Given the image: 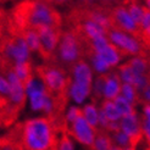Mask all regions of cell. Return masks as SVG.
Masks as SVG:
<instances>
[{
	"label": "cell",
	"mask_w": 150,
	"mask_h": 150,
	"mask_svg": "<svg viewBox=\"0 0 150 150\" xmlns=\"http://www.w3.org/2000/svg\"><path fill=\"white\" fill-rule=\"evenodd\" d=\"M82 115V110L77 106V105H72L65 112V123L66 126H70L72 122H74L76 120Z\"/></svg>",
	"instance_id": "cell-32"
},
{
	"label": "cell",
	"mask_w": 150,
	"mask_h": 150,
	"mask_svg": "<svg viewBox=\"0 0 150 150\" xmlns=\"http://www.w3.org/2000/svg\"><path fill=\"white\" fill-rule=\"evenodd\" d=\"M120 95L122 96L123 99H126L128 103H131L132 105H136L139 103V95H138V92L137 89L134 88L132 84H127V83H122L121 86V93Z\"/></svg>",
	"instance_id": "cell-26"
},
{
	"label": "cell",
	"mask_w": 150,
	"mask_h": 150,
	"mask_svg": "<svg viewBox=\"0 0 150 150\" xmlns=\"http://www.w3.org/2000/svg\"><path fill=\"white\" fill-rule=\"evenodd\" d=\"M40 38L42 45V54L44 55H52L55 54L57 49L60 38H61V31L59 27H43L37 29Z\"/></svg>",
	"instance_id": "cell-12"
},
{
	"label": "cell",
	"mask_w": 150,
	"mask_h": 150,
	"mask_svg": "<svg viewBox=\"0 0 150 150\" xmlns=\"http://www.w3.org/2000/svg\"><path fill=\"white\" fill-rule=\"evenodd\" d=\"M104 87H105V74H98L92 86V96L93 101L98 103V100H104Z\"/></svg>",
	"instance_id": "cell-24"
},
{
	"label": "cell",
	"mask_w": 150,
	"mask_h": 150,
	"mask_svg": "<svg viewBox=\"0 0 150 150\" xmlns=\"http://www.w3.org/2000/svg\"><path fill=\"white\" fill-rule=\"evenodd\" d=\"M93 69L86 60H81L71 67V81L67 88V96L76 104L81 105L92 95Z\"/></svg>",
	"instance_id": "cell-2"
},
{
	"label": "cell",
	"mask_w": 150,
	"mask_h": 150,
	"mask_svg": "<svg viewBox=\"0 0 150 150\" xmlns=\"http://www.w3.org/2000/svg\"><path fill=\"white\" fill-rule=\"evenodd\" d=\"M110 17L115 28L140 38L139 26L134 22L125 5H116L110 10Z\"/></svg>",
	"instance_id": "cell-10"
},
{
	"label": "cell",
	"mask_w": 150,
	"mask_h": 150,
	"mask_svg": "<svg viewBox=\"0 0 150 150\" xmlns=\"http://www.w3.org/2000/svg\"><path fill=\"white\" fill-rule=\"evenodd\" d=\"M110 136H111V139H112V144H114L115 146H118L121 149H127V148L133 145L132 139L127 136L126 133H123L122 131L112 133V134H110Z\"/></svg>",
	"instance_id": "cell-28"
},
{
	"label": "cell",
	"mask_w": 150,
	"mask_h": 150,
	"mask_svg": "<svg viewBox=\"0 0 150 150\" xmlns=\"http://www.w3.org/2000/svg\"><path fill=\"white\" fill-rule=\"evenodd\" d=\"M122 82L116 71H111L105 74V87H104V100L114 101L121 93Z\"/></svg>",
	"instance_id": "cell-15"
},
{
	"label": "cell",
	"mask_w": 150,
	"mask_h": 150,
	"mask_svg": "<svg viewBox=\"0 0 150 150\" xmlns=\"http://www.w3.org/2000/svg\"><path fill=\"white\" fill-rule=\"evenodd\" d=\"M54 150H74L73 142L67 132H64L59 139H56V144Z\"/></svg>",
	"instance_id": "cell-30"
},
{
	"label": "cell",
	"mask_w": 150,
	"mask_h": 150,
	"mask_svg": "<svg viewBox=\"0 0 150 150\" xmlns=\"http://www.w3.org/2000/svg\"><path fill=\"white\" fill-rule=\"evenodd\" d=\"M25 92L26 103L28 104L29 110L35 114H43L45 103L51 94L48 92L47 87L44 86L38 74H33L25 83Z\"/></svg>",
	"instance_id": "cell-6"
},
{
	"label": "cell",
	"mask_w": 150,
	"mask_h": 150,
	"mask_svg": "<svg viewBox=\"0 0 150 150\" xmlns=\"http://www.w3.org/2000/svg\"><path fill=\"white\" fill-rule=\"evenodd\" d=\"M67 133L71 138L77 140L82 145L92 148L96 134H98V129L89 125L81 115L76 121L72 122L70 126H67Z\"/></svg>",
	"instance_id": "cell-9"
},
{
	"label": "cell",
	"mask_w": 150,
	"mask_h": 150,
	"mask_svg": "<svg viewBox=\"0 0 150 150\" xmlns=\"http://www.w3.org/2000/svg\"><path fill=\"white\" fill-rule=\"evenodd\" d=\"M83 42L86 40L82 38V35L79 34L77 29L76 31L69 29V31L62 32L57 49L55 51L59 62L71 69L73 65H76L78 61H81L82 55L84 54Z\"/></svg>",
	"instance_id": "cell-3"
},
{
	"label": "cell",
	"mask_w": 150,
	"mask_h": 150,
	"mask_svg": "<svg viewBox=\"0 0 150 150\" xmlns=\"http://www.w3.org/2000/svg\"><path fill=\"white\" fill-rule=\"evenodd\" d=\"M142 133L145 142L150 145V105H144L142 111Z\"/></svg>",
	"instance_id": "cell-27"
},
{
	"label": "cell",
	"mask_w": 150,
	"mask_h": 150,
	"mask_svg": "<svg viewBox=\"0 0 150 150\" xmlns=\"http://www.w3.org/2000/svg\"><path fill=\"white\" fill-rule=\"evenodd\" d=\"M5 77L10 84V94L7 98V103L13 108H20L26 103V92H25V83L18 79L12 69H7L5 72Z\"/></svg>",
	"instance_id": "cell-11"
},
{
	"label": "cell",
	"mask_w": 150,
	"mask_h": 150,
	"mask_svg": "<svg viewBox=\"0 0 150 150\" xmlns=\"http://www.w3.org/2000/svg\"><path fill=\"white\" fill-rule=\"evenodd\" d=\"M111 150H123V149H121V148H118V146H115V145H114V146L111 148Z\"/></svg>",
	"instance_id": "cell-36"
},
{
	"label": "cell",
	"mask_w": 150,
	"mask_h": 150,
	"mask_svg": "<svg viewBox=\"0 0 150 150\" xmlns=\"http://www.w3.org/2000/svg\"><path fill=\"white\" fill-rule=\"evenodd\" d=\"M114 103H115L116 108H117L118 112L121 114L122 117L128 116V115L133 114V112H136V106H134V105H132L131 103H128L126 99H123L121 95L117 96V98L114 100Z\"/></svg>",
	"instance_id": "cell-29"
},
{
	"label": "cell",
	"mask_w": 150,
	"mask_h": 150,
	"mask_svg": "<svg viewBox=\"0 0 150 150\" xmlns=\"http://www.w3.org/2000/svg\"><path fill=\"white\" fill-rule=\"evenodd\" d=\"M127 64L131 66V69L137 74H149L150 61L144 55L140 54L137 56H132L128 61H127Z\"/></svg>",
	"instance_id": "cell-18"
},
{
	"label": "cell",
	"mask_w": 150,
	"mask_h": 150,
	"mask_svg": "<svg viewBox=\"0 0 150 150\" xmlns=\"http://www.w3.org/2000/svg\"><path fill=\"white\" fill-rule=\"evenodd\" d=\"M9 94H10V84L5 77V73L0 72V98L7 100Z\"/></svg>",
	"instance_id": "cell-33"
},
{
	"label": "cell",
	"mask_w": 150,
	"mask_h": 150,
	"mask_svg": "<svg viewBox=\"0 0 150 150\" xmlns=\"http://www.w3.org/2000/svg\"><path fill=\"white\" fill-rule=\"evenodd\" d=\"M28 28L39 29L43 27H59V13L50 4L44 1H34L28 6L26 12Z\"/></svg>",
	"instance_id": "cell-4"
},
{
	"label": "cell",
	"mask_w": 150,
	"mask_h": 150,
	"mask_svg": "<svg viewBox=\"0 0 150 150\" xmlns=\"http://www.w3.org/2000/svg\"><path fill=\"white\" fill-rule=\"evenodd\" d=\"M77 31L79 32L82 38L86 42L95 39V38H98V37L108 35V32L105 31L101 26H99L98 23H95L94 21L89 20L87 17H83V21L79 23V27L77 28Z\"/></svg>",
	"instance_id": "cell-16"
},
{
	"label": "cell",
	"mask_w": 150,
	"mask_h": 150,
	"mask_svg": "<svg viewBox=\"0 0 150 150\" xmlns=\"http://www.w3.org/2000/svg\"><path fill=\"white\" fill-rule=\"evenodd\" d=\"M38 76L42 78L44 86L51 95H61L67 93L70 84V78L61 66L45 65L39 69ZM67 95V94H66Z\"/></svg>",
	"instance_id": "cell-5"
},
{
	"label": "cell",
	"mask_w": 150,
	"mask_h": 150,
	"mask_svg": "<svg viewBox=\"0 0 150 150\" xmlns=\"http://www.w3.org/2000/svg\"><path fill=\"white\" fill-rule=\"evenodd\" d=\"M100 112L108 118L109 122H120V120L122 118L121 114L118 112L117 108L114 101L110 100H103L100 103Z\"/></svg>",
	"instance_id": "cell-19"
},
{
	"label": "cell",
	"mask_w": 150,
	"mask_h": 150,
	"mask_svg": "<svg viewBox=\"0 0 150 150\" xmlns=\"http://www.w3.org/2000/svg\"><path fill=\"white\" fill-rule=\"evenodd\" d=\"M112 146H114V144H112V139L110 134L105 131H98V134L95 137L92 149L93 150H111Z\"/></svg>",
	"instance_id": "cell-21"
},
{
	"label": "cell",
	"mask_w": 150,
	"mask_h": 150,
	"mask_svg": "<svg viewBox=\"0 0 150 150\" xmlns=\"http://www.w3.org/2000/svg\"><path fill=\"white\" fill-rule=\"evenodd\" d=\"M89 52H92V51H89ZM92 54H94L98 57L109 71L116 66H120V62H121V60H122V54L112 45V44H109V45H106L100 51L92 52Z\"/></svg>",
	"instance_id": "cell-14"
},
{
	"label": "cell",
	"mask_w": 150,
	"mask_h": 150,
	"mask_svg": "<svg viewBox=\"0 0 150 150\" xmlns=\"http://www.w3.org/2000/svg\"><path fill=\"white\" fill-rule=\"evenodd\" d=\"M82 110V116L86 121L93 126L94 128L98 129L99 128V115H100V109L96 105V103L92 101V103H86L83 105Z\"/></svg>",
	"instance_id": "cell-17"
},
{
	"label": "cell",
	"mask_w": 150,
	"mask_h": 150,
	"mask_svg": "<svg viewBox=\"0 0 150 150\" xmlns=\"http://www.w3.org/2000/svg\"><path fill=\"white\" fill-rule=\"evenodd\" d=\"M134 150H150V145L146 143L144 138H142L139 142L134 144Z\"/></svg>",
	"instance_id": "cell-35"
},
{
	"label": "cell",
	"mask_w": 150,
	"mask_h": 150,
	"mask_svg": "<svg viewBox=\"0 0 150 150\" xmlns=\"http://www.w3.org/2000/svg\"><path fill=\"white\" fill-rule=\"evenodd\" d=\"M3 60H4V57H3V55H1V52H0V64H1Z\"/></svg>",
	"instance_id": "cell-37"
},
{
	"label": "cell",
	"mask_w": 150,
	"mask_h": 150,
	"mask_svg": "<svg viewBox=\"0 0 150 150\" xmlns=\"http://www.w3.org/2000/svg\"><path fill=\"white\" fill-rule=\"evenodd\" d=\"M149 78H150V69H149Z\"/></svg>",
	"instance_id": "cell-38"
},
{
	"label": "cell",
	"mask_w": 150,
	"mask_h": 150,
	"mask_svg": "<svg viewBox=\"0 0 150 150\" xmlns=\"http://www.w3.org/2000/svg\"><path fill=\"white\" fill-rule=\"evenodd\" d=\"M116 72H117L118 77H120V79H121L122 83L132 84V86H133L134 81H136V78H137V76H138V74L131 69V66L127 64V62L120 65V66L117 67Z\"/></svg>",
	"instance_id": "cell-23"
},
{
	"label": "cell",
	"mask_w": 150,
	"mask_h": 150,
	"mask_svg": "<svg viewBox=\"0 0 150 150\" xmlns=\"http://www.w3.org/2000/svg\"><path fill=\"white\" fill-rule=\"evenodd\" d=\"M120 129L123 133L128 136L133 144H136L143 138V133H142V117L138 112H133V114L125 116L120 120Z\"/></svg>",
	"instance_id": "cell-13"
},
{
	"label": "cell",
	"mask_w": 150,
	"mask_h": 150,
	"mask_svg": "<svg viewBox=\"0 0 150 150\" xmlns=\"http://www.w3.org/2000/svg\"><path fill=\"white\" fill-rule=\"evenodd\" d=\"M22 37L25 38V42L28 45L29 50L32 52H42V45H40V38L37 29L33 28H26Z\"/></svg>",
	"instance_id": "cell-20"
},
{
	"label": "cell",
	"mask_w": 150,
	"mask_h": 150,
	"mask_svg": "<svg viewBox=\"0 0 150 150\" xmlns=\"http://www.w3.org/2000/svg\"><path fill=\"white\" fill-rule=\"evenodd\" d=\"M126 7H127V10H128L131 17L139 26L142 20H143V17H144V15H145V11H146L144 5L139 4V3H136V1H132V3H128V5H127Z\"/></svg>",
	"instance_id": "cell-25"
},
{
	"label": "cell",
	"mask_w": 150,
	"mask_h": 150,
	"mask_svg": "<svg viewBox=\"0 0 150 150\" xmlns=\"http://www.w3.org/2000/svg\"><path fill=\"white\" fill-rule=\"evenodd\" d=\"M108 39L110 44H112L121 54L137 56L140 55L143 51V43L140 38L120 31L115 27H112L108 32Z\"/></svg>",
	"instance_id": "cell-7"
},
{
	"label": "cell",
	"mask_w": 150,
	"mask_h": 150,
	"mask_svg": "<svg viewBox=\"0 0 150 150\" xmlns=\"http://www.w3.org/2000/svg\"><path fill=\"white\" fill-rule=\"evenodd\" d=\"M0 52H1L4 60L11 62V66L17 64L31 62L32 51L29 50L22 35H17L13 39L7 40L3 45V49Z\"/></svg>",
	"instance_id": "cell-8"
},
{
	"label": "cell",
	"mask_w": 150,
	"mask_h": 150,
	"mask_svg": "<svg viewBox=\"0 0 150 150\" xmlns=\"http://www.w3.org/2000/svg\"><path fill=\"white\" fill-rule=\"evenodd\" d=\"M21 143L25 150H54L56 136L49 117L28 118L21 127Z\"/></svg>",
	"instance_id": "cell-1"
},
{
	"label": "cell",
	"mask_w": 150,
	"mask_h": 150,
	"mask_svg": "<svg viewBox=\"0 0 150 150\" xmlns=\"http://www.w3.org/2000/svg\"><path fill=\"white\" fill-rule=\"evenodd\" d=\"M12 71L15 72V74L18 77V79L21 82H26L33 76V67L31 62H25V64H17V65H13L11 66Z\"/></svg>",
	"instance_id": "cell-22"
},
{
	"label": "cell",
	"mask_w": 150,
	"mask_h": 150,
	"mask_svg": "<svg viewBox=\"0 0 150 150\" xmlns=\"http://www.w3.org/2000/svg\"><path fill=\"white\" fill-rule=\"evenodd\" d=\"M138 95L140 103H143L144 105H150V83L142 92H139Z\"/></svg>",
	"instance_id": "cell-34"
},
{
	"label": "cell",
	"mask_w": 150,
	"mask_h": 150,
	"mask_svg": "<svg viewBox=\"0 0 150 150\" xmlns=\"http://www.w3.org/2000/svg\"><path fill=\"white\" fill-rule=\"evenodd\" d=\"M140 31V38H143L148 42H150V11H145V15L139 25Z\"/></svg>",
	"instance_id": "cell-31"
}]
</instances>
